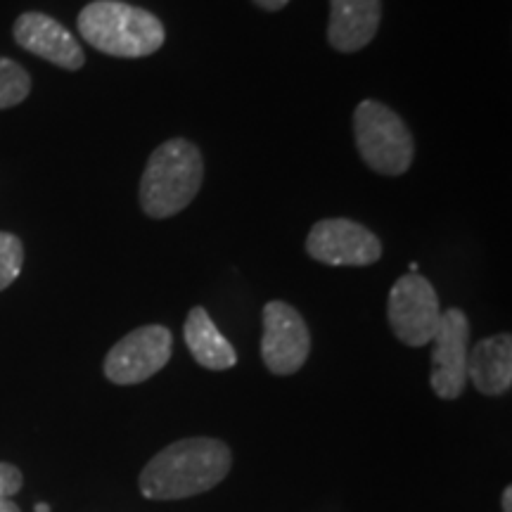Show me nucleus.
<instances>
[{"instance_id": "obj_15", "label": "nucleus", "mask_w": 512, "mask_h": 512, "mask_svg": "<svg viewBox=\"0 0 512 512\" xmlns=\"http://www.w3.org/2000/svg\"><path fill=\"white\" fill-rule=\"evenodd\" d=\"M24 245L17 235L0 233V292L8 290L22 273Z\"/></svg>"}, {"instance_id": "obj_9", "label": "nucleus", "mask_w": 512, "mask_h": 512, "mask_svg": "<svg viewBox=\"0 0 512 512\" xmlns=\"http://www.w3.org/2000/svg\"><path fill=\"white\" fill-rule=\"evenodd\" d=\"M432 375L434 394L444 401L458 399L467 384V356H470V320L460 309L441 311L439 328L432 337Z\"/></svg>"}, {"instance_id": "obj_11", "label": "nucleus", "mask_w": 512, "mask_h": 512, "mask_svg": "<svg viewBox=\"0 0 512 512\" xmlns=\"http://www.w3.org/2000/svg\"><path fill=\"white\" fill-rule=\"evenodd\" d=\"M382 0H330L328 41L339 53H358L377 36Z\"/></svg>"}, {"instance_id": "obj_3", "label": "nucleus", "mask_w": 512, "mask_h": 512, "mask_svg": "<svg viewBox=\"0 0 512 512\" xmlns=\"http://www.w3.org/2000/svg\"><path fill=\"white\" fill-rule=\"evenodd\" d=\"M202 181L200 147L185 138L166 140L147 159L140 178V207L150 219H171L195 200Z\"/></svg>"}, {"instance_id": "obj_18", "label": "nucleus", "mask_w": 512, "mask_h": 512, "mask_svg": "<svg viewBox=\"0 0 512 512\" xmlns=\"http://www.w3.org/2000/svg\"><path fill=\"white\" fill-rule=\"evenodd\" d=\"M501 505H503V512H512V489H510V486H505Z\"/></svg>"}, {"instance_id": "obj_1", "label": "nucleus", "mask_w": 512, "mask_h": 512, "mask_svg": "<svg viewBox=\"0 0 512 512\" xmlns=\"http://www.w3.org/2000/svg\"><path fill=\"white\" fill-rule=\"evenodd\" d=\"M233 453L219 439L192 437L166 446L140 472V491L150 501H178L219 486Z\"/></svg>"}, {"instance_id": "obj_17", "label": "nucleus", "mask_w": 512, "mask_h": 512, "mask_svg": "<svg viewBox=\"0 0 512 512\" xmlns=\"http://www.w3.org/2000/svg\"><path fill=\"white\" fill-rule=\"evenodd\" d=\"M0 512H22L12 498H0Z\"/></svg>"}, {"instance_id": "obj_19", "label": "nucleus", "mask_w": 512, "mask_h": 512, "mask_svg": "<svg viewBox=\"0 0 512 512\" xmlns=\"http://www.w3.org/2000/svg\"><path fill=\"white\" fill-rule=\"evenodd\" d=\"M36 512H50V505H46V503H38V505H36Z\"/></svg>"}, {"instance_id": "obj_2", "label": "nucleus", "mask_w": 512, "mask_h": 512, "mask_svg": "<svg viewBox=\"0 0 512 512\" xmlns=\"http://www.w3.org/2000/svg\"><path fill=\"white\" fill-rule=\"evenodd\" d=\"M76 24L88 46L126 60L155 55L166 41L162 19L124 0H93L79 12Z\"/></svg>"}, {"instance_id": "obj_10", "label": "nucleus", "mask_w": 512, "mask_h": 512, "mask_svg": "<svg viewBox=\"0 0 512 512\" xmlns=\"http://www.w3.org/2000/svg\"><path fill=\"white\" fill-rule=\"evenodd\" d=\"M12 36H15L19 48L36 57H43L55 67L67 69V72H76L86 64V55H83L76 36L46 12H24V15H19L15 27H12Z\"/></svg>"}, {"instance_id": "obj_12", "label": "nucleus", "mask_w": 512, "mask_h": 512, "mask_svg": "<svg viewBox=\"0 0 512 512\" xmlns=\"http://www.w3.org/2000/svg\"><path fill=\"white\" fill-rule=\"evenodd\" d=\"M467 380L484 396H501L512 387V337H486L467 356Z\"/></svg>"}, {"instance_id": "obj_5", "label": "nucleus", "mask_w": 512, "mask_h": 512, "mask_svg": "<svg viewBox=\"0 0 512 512\" xmlns=\"http://www.w3.org/2000/svg\"><path fill=\"white\" fill-rule=\"evenodd\" d=\"M387 318L399 342L408 347H425L439 328V294L420 273L399 278L389 292Z\"/></svg>"}, {"instance_id": "obj_4", "label": "nucleus", "mask_w": 512, "mask_h": 512, "mask_svg": "<svg viewBox=\"0 0 512 512\" xmlns=\"http://www.w3.org/2000/svg\"><path fill=\"white\" fill-rule=\"evenodd\" d=\"M354 136L358 155L368 169L382 176H401L411 169L413 136L394 110L377 100H363L354 112Z\"/></svg>"}, {"instance_id": "obj_14", "label": "nucleus", "mask_w": 512, "mask_h": 512, "mask_svg": "<svg viewBox=\"0 0 512 512\" xmlns=\"http://www.w3.org/2000/svg\"><path fill=\"white\" fill-rule=\"evenodd\" d=\"M31 93V76L22 64L0 57V110H10L24 102Z\"/></svg>"}, {"instance_id": "obj_7", "label": "nucleus", "mask_w": 512, "mask_h": 512, "mask_svg": "<svg viewBox=\"0 0 512 512\" xmlns=\"http://www.w3.org/2000/svg\"><path fill=\"white\" fill-rule=\"evenodd\" d=\"M311 354V332L306 320L287 302L264 306V337L261 358L273 375H294Z\"/></svg>"}, {"instance_id": "obj_6", "label": "nucleus", "mask_w": 512, "mask_h": 512, "mask_svg": "<svg viewBox=\"0 0 512 512\" xmlns=\"http://www.w3.org/2000/svg\"><path fill=\"white\" fill-rule=\"evenodd\" d=\"M174 335L164 325H143L128 332L105 358V377L114 384H140L169 363Z\"/></svg>"}, {"instance_id": "obj_8", "label": "nucleus", "mask_w": 512, "mask_h": 512, "mask_svg": "<svg viewBox=\"0 0 512 512\" xmlns=\"http://www.w3.org/2000/svg\"><path fill=\"white\" fill-rule=\"evenodd\" d=\"M306 252L328 266H370L380 261L382 242L373 230L349 219H323L309 230Z\"/></svg>"}, {"instance_id": "obj_20", "label": "nucleus", "mask_w": 512, "mask_h": 512, "mask_svg": "<svg viewBox=\"0 0 512 512\" xmlns=\"http://www.w3.org/2000/svg\"><path fill=\"white\" fill-rule=\"evenodd\" d=\"M418 261H413V264H411V273H418Z\"/></svg>"}, {"instance_id": "obj_16", "label": "nucleus", "mask_w": 512, "mask_h": 512, "mask_svg": "<svg viewBox=\"0 0 512 512\" xmlns=\"http://www.w3.org/2000/svg\"><path fill=\"white\" fill-rule=\"evenodd\" d=\"M252 3L259 5V8L266 12H278V10H283L290 0H252Z\"/></svg>"}, {"instance_id": "obj_13", "label": "nucleus", "mask_w": 512, "mask_h": 512, "mask_svg": "<svg viewBox=\"0 0 512 512\" xmlns=\"http://www.w3.org/2000/svg\"><path fill=\"white\" fill-rule=\"evenodd\" d=\"M185 344L192 358L207 370H228L238 363V351L221 335L204 306H195L188 313L183 328Z\"/></svg>"}]
</instances>
